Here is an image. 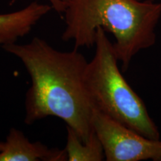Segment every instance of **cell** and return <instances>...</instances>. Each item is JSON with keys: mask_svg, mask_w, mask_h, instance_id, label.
Listing matches in <instances>:
<instances>
[{"mask_svg": "<svg viewBox=\"0 0 161 161\" xmlns=\"http://www.w3.org/2000/svg\"><path fill=\"white\" fill-rule=\"evenodd\" d=\"M3 48L21 60L31 78V86L25 94V123L31 125L55 116L87 142L94 132L95 110L86 87L88 62L83 54L75 48L59 51L37 37L29 43H15Z\"/></svg>", "mask_w": 161, "mask_h": 161, "instance_id": "cell-1", "label": "cell"}, {"mask_svg": "<svg viewBox=\"0 0 161 161\" xmlns=\"http://www.w3.org/2000/svg\"><path fill=\"white\" fill-rule=\"evenodd\" d=\"M64 41L75 49L95 46L96 31L102 28L114 35L122 71L140 51L155 44L161 3L140 0H69L64 12Z\"/></svg>", "mask_w": 161, "mask_h": 161, "instance_id": "cell-2", "label": "cell"}, {"mask_svg": "<svg viewBox=\"0 0 161 161\" xmlns=\"http://www.w3.org/2000/svg\"><path fill=\"white\" fill-rule=\"evenodd\" d=\"M95 46V54L87 63L84 75L94 110L146 137L160 139L158 126L144 102L122 75L114 43L102 28L96 31Z\"/></svg>", "mask_w": 161, "mask_h": 161, "instance_id": "cell-3", "label": "cell"}, {"mask_svg": "<svg viewBox=\"0 0 161 161\" xmlns=\"http://www.w3.org/2000/svg\"><path fill=\"white\" fill-rule=\"evenodd\" d=\"M93 130L107 161H161V139L153 140L94 110Z\"/></svg>", "mask_w": 161, "mask_h": 161, "instance_id": "cell-4", "label": "cell"}, {"mask_svg": "<svg viewBox=\"0 0 161 161\" xmlns=\"http://www.w3.org/2000/svg\"><path fill=\"white\" fill-rule=\"evenodd\" d=\"M65 148H49L41 142H31L21 130L10 129L3 149L0 152V161H66Z\"/></svg>", "mask_w": 161, "mask_h": 161, "instance_id": "cell-5", "label": "cell"}, {"mask_svg": "<svg viewBox=\"0 0 161 161\" xmlns=\"http://www.w3.org/2000/svg\"><path fill=\"white\" fill-rule=\"evenodd\" d=\"M52 10L49 4L32 2L23 9L0 14V45L15 43L31 32L42 18Z\"/></svg>", "mask_w": 161, "mask_h": 161, "instance_id": "cell-6", "label": "cell"}, {"mask_svg": "<svg viewBox=\"0 0 161 161\" xmlns=\"http://www.w3.org/2000/svg\"><path fill=\"white\" fill-rule=\"evenodd\" d=\"M67 136L65 150L69 161H102L104 158L103 147L95 132L84 142L69 127H66Z\"/></svg>", "mask_w": 161, "mask_h": 161, "instance_id": "cell-7", "label": "cell"}, {"mask_svg": "<svg viewBox=\"0 0 161 161\" xmlns=\"http://www.w3.org/2000/svg\"><path fill=\"white\" fill-rule=\"evenodd\" d=\"M17 1H19V0H11L9 5H14ZM47 1L49 3V5L52 6V10H54L59 14L62 15L66 11L69 0H47Z\"/></svg>", "mask_w": 161, "mask_h": 161, "instance_id": "cell-8", "label": "cell"}, {"mask_svg": "<svg viewBox=\"0 0 161 161\" xmlns=\"http://www.w3.org/2000/svg\"><path fill=\"white\" fill-rule=\"evenodd\" d=\"M4 148V142H0V152Z\"/></svg>", "mask_w": 161, "mask_h": 161, "instance_id": "cell-9", "label": "cell"}, {"mask_svg": "<svg viewBox=\"0 0 161 161\" xmlns=\"http://www.w3.org/2000/svg\"><path fill=\"white\" fill-rule=\"evenodd\" d=\"M140 1H154V0H140Z\"/></svg>", "mask_w": 161, "mask_h": 161, "instance_id": "cell-10", "label": "cell"}]
</instances>
